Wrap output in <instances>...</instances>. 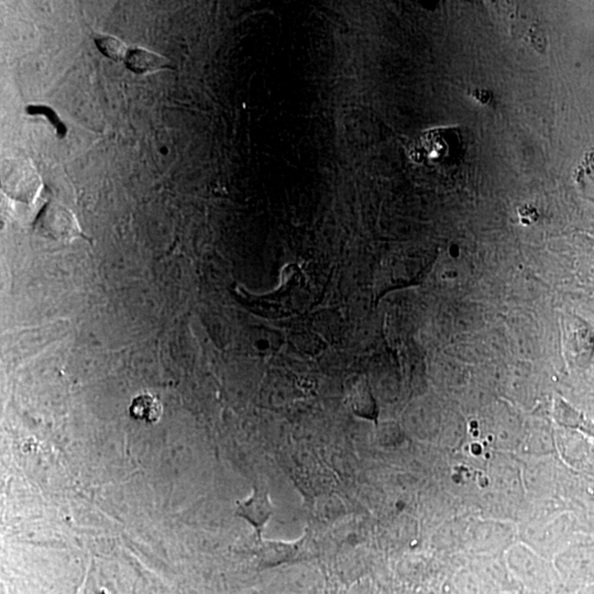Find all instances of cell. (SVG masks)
Segmentation results:
<instances>
[{
    "instance_id": "6da1fadb",
    "label": "cell",
    "mask_w": 594,
    "mask_h": 594,
    "mask_svg": "<svg viewBox=\"0 0 594 594\" xmlns=\"http://www.w3.org/2000/svg\"><path fill=\"white\" fill-rule=\"evenodd\" d=\"M1 183L11 196L30 199L40 185V178L31 163L24 159H9L1 166Z\"/></svg>"
},
{
    "instance_id": "7a4b0ae2",
    "label": "cell",
    "mask_w": 594,
    "mask_h": 594,
    "mask_svg": "<svg viewBox=\"0 0 594 594\" xmlns=\"http://www.w3.org/2000/svg\"><path fill=\"white\" fill-rule=\"evenodd\" d=\"M273 514V507L269 493L262 488H254V494L246 502L238 504L237 515L242 517L254 526L256 539H261L262 532L270 517Z\"/></svg>"
},
{
    "instance_id": "3957f363",
    "label": "cell",
    "mask_w": 594,
    "mask_h": 594,
    "mask_svg": "<svg viewBox=\"0 0 594 594\" xmlns=\"http://www.w3.org/2000/svg\"><path fill=\"white\" fill-rule=\"evenodd\" d=\"M126 63L128 68L137 74H150L170 66L166 57L141 48L130 50Z\"/></svg>"
},
{
    "instance_id": "277c9868",
    "label": "cell",
    "mask_w": 594,
    "mask_h": 594,
    "mask_svg": "<svg viewBox=\"0 0 594 594\" xmlns=\"http://www.w3.org/2000/svg\"><path fill=\"white\" fill-rule=\"evenodd\" d=\"M162 413L160 402L158 398L150 394H143L133 400L130 406V414L138 421L154 423L160 419Z\"/></svg>"
},
{
    "instance_id": "5b68a950",
    "label": "cell",
    "mask_w": 594,
    "mask_h": 594,
    "mask_svg": "<svg viewBox=\"0 0 594 594\" xmlns=\"http://www.w3.org/2000/svg\"><path fill=\"white\" fill-rule=\"evenodd\" d=\"M95 42L99 51L109 59H114L116 62L122 61V59L126 61V57H127L129 51H128L126 44L116 36H109V34L96 36Z\"/></svg>"
},
{
    "instance_id": "8992f818",
    "label": "cell",
    "mask_w": 594,
    "mask_h": 594,
    "mask_svg": "<svg viewBox=\"0 0 594 594\" xmlns=\"http://www.w3.org/2000/svg\"><path fill=\"white\" fill-rule=\"evenodd\" d=\"M258 337L254 341V352L261 356L274 354L281 347L280 335L272 329H259Z\"/></svg>"
},
{
    "instance_id": "52a82bcc",
    "label": "cell",
    "mask_w": 594,
    "mask_h": 594,
    "mask_svg": "<svg viewBox=\"0 0 594 594\" xmlns=\"http://www.w3.org/2000/svg\"><path fill=\"white\" fill-rule=\"evenodd\" d=\"M45 224H55V226H51V229L55 233H59V235H68V233L74 231V225L73 220L71 218L68 212L61 210L59 207H52L48 210L45 217H44Z\"/></svg>"
},
{
    "instance_id": "ba28073f",
    "label": "cell",
    "mask_w": 594,
    "mask_h": 594,
    "mask_svg": "<svg viewBox=\"0 0 594 594\" xmlns=\"http://www.w3.org/2000/svg\"><path fill=\"white\" fill-rule=\"evenodd\" d=\"M27 113L29 115H42V116L47 117L48 120H50L52 126L57 129V133L59 137L63 138L66 135V128H65L64 124L61 122V119L59 118L57 113L53 109L50 108V107L29 106L27 108Z\"/></svg>"
}]
</instances>
